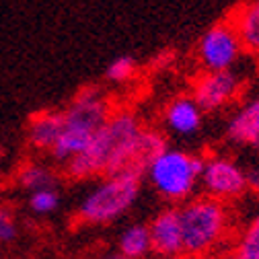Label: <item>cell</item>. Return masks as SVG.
<instances>
[{
	"label": "cell",
	"mask_w": 259,
	"mask_h": 259,
	"mask_svg": "<svg viewBox=\"0 0 259 259\" xmlns=\"http://www.w3.org/2000/svg\"><path fill=\"white\" fill-rule=\"evenodd\" d=\"M206 169V158L167 150L148 169V177L156 191L167 200H185Z\"/></svg>",
	"instance_id": "cell-4"
},
{
	"label": "cell",
	"mask_w": 259,
	"mask_h": 259,
	"mask_svg": "<svg viewBox=\"0 0 259 259\" xmlns=\"http://www.w3.org/2000/svg\"><path fill=\"white\" fill-rule=\"evenodd\" d=\"M202 181L210 191V198L220 202L237 198L247 189V173L229 158H208Z\"/></svg>",
	"instance_id": "cell-8"
},
{
	"label": "cell",
	"mask_w": 259,
	"mask_h": 259,
	"mask_svg": "<svg viewBox=\"0 0 259 259\" xmlns=\"http://www.w3.org/2000/svg\"><path fill=\"white\" fill-rule=\"evenodd\" d=\"M241 50L243 46L233 23L229 19H224L212 25L204 33L198 54L206 72H226L237 62Z\"/></svg>",
	"instance_id": "cell-5"
},
{
	"label": "cell",
	"mask_w": 259,
	"mask_h": 259,
	"mask_svg": "<svg viewBox=\"0 0 259 259\" xmlns=\"http://www.w3.org/2000/svg\"><path fill=\"white\" fill-rule=\"evenodd\" d=\"M229 21L237 31L243 50L259 58V0L239 5L229 15Z\"/></svg>",
	"instance_id": "cell-12"
},
{
	"label": "cell",
	"mask_w": 259,
	"mask_h": 259,
	"mask_svg": "<svg viewBox=\"0 0 259 259\" xmlns=\"http://www.w3.org/2000/svg\"><path fill=\"white\" fill-rule=\"evenodd\" d=\"M183 231V253L200 257L208 253L226 233V210L220 200L210 196L196 198L179 208Z\"/></svg>",
	"instance_id": "cell-2"
},
{
	"label": "cell",
	"mask_w": 259,
	"mask_h": 259,
	"mask_svg": "<svg viewBox=\"0 0 259 259\" xmlns=\"http://www.w3.org/2000/svg\"><path fill=\"white\" fill-rule=\"evenodd\" d=\"M134 72H136V62L130 56H121L107 66L105 78L111 80V82H125V80H130L134 76Z\"/></svg>",
	"instance_id": "cell-18"
},
{
	"label": "cell",
	"mask_w": 259,
	"mask_h": 259,
	"mask_svg": "<svg viewBox=\"0 0 259 259\" xmlns=\"http://www.w3.org/2000/svg\"><path fill=\"white\" fill-rule=\"evenodd\" d=\"M241 89L239 76L226 72H204L193 80V101L202 111H216L231 103Z\"/></svg>",
	"instance_id": "cell-7"
},
{
	"label": "cell",
	"mask_w": 259,
	"mask_h": 259,
	"mask_svg": "<svg viewBox=\"0 0 259 259\" xmlns=\"http://www.w3.org/2000/svg\"><path fill=\"white\" fill-rule=\"evenodd\" d=\"M165 117L169 127L175 130L177 134H193L198 132V127L202 123V109L196 105L193 99L181 97V99H175L167 107Z\"/></svg>",
	"instance_id": "cell-14"
},
{
	"label": "cell",
	"mask_w": 259,
	"mask_h": 259,
	"mask_svg": "<svg viewBox=\"0 0 259 259\" xmlns=\"http://www.w3.org/2000/svg\"><path fill=\"white\" fill-rule=\"evenodd\" d=\"M229 136L235 142L259 146V99L247 103L229 123Z\"/></svg>",
	"instance_id": "cell-13"
},
{
	"label": "cell",
	"mask_w": 259,
	"mask_h": 259,
	"mask_svg": "<svg viewBox=\"0 0 259 259\" xmlns=\"http://www.w3.org/2000/svg\"><path fill=\"white\" fill-rule=\"evenodd\" d=\"M64 127H66V119H64V111H56V109H48V111H39L35 115L29 117L27 123V144L46 152L56 146L58 138L62 136Z\"/></svg>",
	"instance_id": "cell-10"
},
{
	"label": "cell",
	"mask_w": 259,
	"mask_h": 259,
	"mask_svg": "<svg viewBox=\"0 0 259 259\" xmlns=\"http://www.w3.org/2000/svg\"><path fill=\"white\" fill-rule=\"evenodd\" d=\"M17 181L21 187L29 189V191H41V189H54L56 185V175L52 173V169H48L46 165L39 163H27L19 169L17 173Z\"/></svg>",
	"instance_id": "cell-16"
},
{
	"label": "cell",
	"mask_w": 259,
	"mask_h": 259,
	"mask_svg": "<svg viewBox=\"0 0 259 259\" xmlns=\"http://www.w3.org/2000/svg\"><path fill=\"white\" fill-rule=\"evenodd\" d=\"M111 115L113 111L107 95L95 84L82 87L72 99V103L68 105V109L64 111L66 127H76L93 136L109 121Z\"/></svg>",
	"instance_id": "cell-6"
},
{
	"label": "cell",
	"mask_w": 259,
	"mask_h": 259,
	"mask_svg": "<svg viewBox=\"0 0 259 259\" xmlns=\"http://www.w3.org/2000/svg\"><path fill=\"white\" fill-rule=\"evenodd\" d=\"M231 259H243V257H241V255H237V253H235V255H233V257H231Z\"/></svg>",
	"instance_id": "cell-23"
},
{
	"label": "cell",
	"mask_w": 259,
	"mask_h": 259,
	"mask_svg": "<svg viewBox=\"0 0 259 259\" xmlns=\"http://www.w3.org/2000/svg\"><path fill=\"white\" fill-rule=\"evenodd\" d=\"M19 235V224L15 212L7 206H0V245H9Z\"/></svg>",
	"instance_id": "cell-20"
},
{
	"label": "cell",
	"mask_w": 259,
	"mask_h": 259,
	"mask_svg": "<svg viewBox=\"0 0 259 259\" xmlns=\"http://www.w3.org/2000/svg\"><path fill=\"white\" fill-rule=\"evenodd\" d=\"M140 177L115 175L107 177L93 193L84 198L78 208V222L82 224H105L119 218L138 198Z\"/></svg>",
	"instance_id": "cell-3"
},
{
	"label": "cell",
	"mask_w": 259,
	"mask_h": 259,
	"mask_svg": "<svg viewBox=\"0 0 259 259\" xmlns=\"http://www.w3.org/2000/svg\"><path fill=\"white\" fill-rule=\"evenodd\" d=\"M167 259H183V257H167Z\"/></svg>",
	"instance_id": "cell-24"
},
{
	"label": "cell",
	"mask_w": 259,
	"mask_h": 259,
	"mask_svg": "<svg viewBox=\"0 0 259 259\" xmlns=\"http://www.w3.org/2000/svg\"><path fill=\"white\" fill-rule=\"evenodd\" d=\"M237 255H241L243 259H259V216L247 226L237 247Z\"/></svg>",
	"instance_id": "cell-17"
},
{
	"label": "cell",
	"mask_w": 259,
	"mask_h": 259,
	"mask_svg": "<svg viewBox=\"0 0 259 259\" xmlns=\"http://www.w3.org/2000/svg\"><path fill=\"white\" fill-rule=\"evenodd\" d=\"M165 152H167V138L154 127H142L138 138H136L132 156L127 160V169L123 175L142 177L144 171L148 173L150 165L158 156H163Z\"/></svg>",
	"instance_id": "cell-11"
},
{
	"label": "cell",
	"mask_w": 259,
	"mask_h": 259,
	"mask_svg": "<svg viewBox=\"0 0 259 259\" xmlns=\"http://www.w3.org/2000/svg\"><path fill=\"white\" fill-rule=\"evenodd\" d=\"M103 259H127V257L121 255V253H113V255H107V257H103Z\"/></svg>",
	"instance_id": "cell-22"
},
{
	"label": "cell",
	"mask_w": 259,
	"mask_h": 259,
	"mask_svg": "<svg viewBox=\"0 0 259 259\" xmlns=\"http://www.w3.org/2000/svg\"><path fill=\"white\" fill-rule=\"evenodd\" d=\"M60 198L56 189H41V191H33L29 198V208L35 214H50L58 208Z\"/></svg>",
	"instance_id": "cell-19"
},
{
	"label": "cell",
	"mask_w": 259,
	"mask_h": 259,
	"mask_svg": "<svg viewBox=\"0 0 259 259\" xmlns=\"http://www.w3.org/2000/svg\"><path fill=\"white\" fill-rule=\"evenodd\" d=\"M140 130L142 125L132 111H113L109 121L93 136L89 148L66 163V175L70 179L123 175Z\"/></svg>",
	"instance_id": "cell-1"
},
{
	"label": "cell",
	"mask_w": 259,
	"mask_h": 259,
	"mask_svg": "<svg viewBox=\"0 0 259 259\" xmlns=\"http://www.w3.org/2000/svg\"><path fill=\"white\" fill-rule=\"evenodd\" d=\"M148 251H152L150 231L144 224H134L119 237V253L127 259H142Z\"/></svg>",
	"instance_id": "cell-15"
},
{
	"label": "cell",
	"mask_w": 259,
	"mask_h": 259,
	"mask_svg": "<svg viewBox=\"0 0 259 259\" xmlns=\"http://www.w3.org/2000/svg\"><path fill=\"white\" fill-rule=\"evenodd\" d=\"M247 187H251L253 191H259V171L247 173Z\"/></svg>",
	"instance_id": "cell-21"
},
{
	"label": "cell",
	"mask_w": 259,
	"mask_h": 259,
	"mask_svg": "<svg viewBox=\"0 0 259 259\" xmlns=\"http://www.w3.org/2000/svg\"><path fill=\"white\" fill-rule=\"evenodd\" d=\"M148 231H150L152 251L156 255H160L163 259L183 255V231H181L179 210L171 208L156 214L154 220L148 224Z\"/></svg>",
	"instance_id": "cell-9"
}]
</instances>
